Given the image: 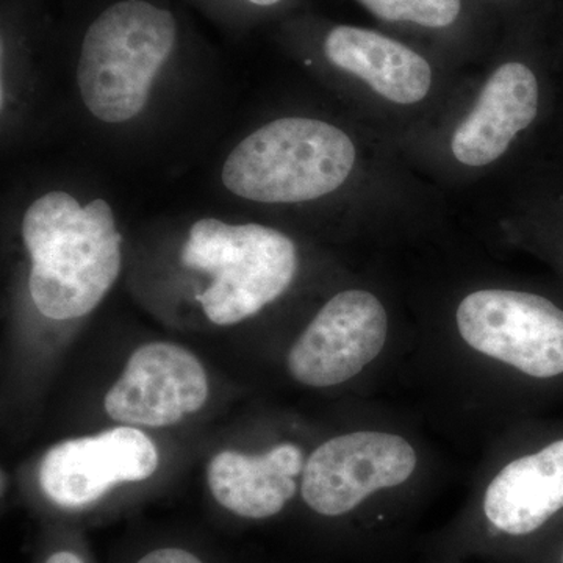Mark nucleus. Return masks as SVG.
Returning a JSON list of instances; mask_svg holds the SVG:
<instances>
[{
    "label": "nucleus",
    "mask_w": 563,
    "mask_h": 563,
    "mask_svg": "<svg viewBox=\"0 0 563 563\" xmlns=\"http://www.w3.org/2000/svg\"><path fill=\"white\" fill-rule=\"evenodd\" d=\"M22 239L32 301L51 320L92 312L120 276L121 233L103 199L80 207L68 192H47L25 213Z\"/></svg>",
    "instance_id": "obj_1"
},
{
    "label": "nucleus",
    "mask_w": 563,
    "mask_h": 563,
    "mask_svg": "<svg viewBox=\"0 0 563 563\" xmlns=\"http://www.w3.org/2000/svg\"><path fill=\"white\" fill-rule=\"evenodd\" d=\"M176 14L152 0H114L81 36L77 81L81 101L98 120H132L179 43Z\"/></svg>",
    "instance_id": "obj_2"
},
{
    "label": "nucleus",
    "mask_w": 563,
    "mask_h": 563,
    "mask_svg": "<svg viewBox=\"0 0 563 563\" xmlns=\"http://www.w3.org/2000/svg\"><path fill=\"white\" fill-rule=\"evenodd\" d=\"M357 150L347 133L312 118H282L251 133L222 166L233 195L263 203H298L331 195L350 179Z\"/></svg>",
    "instance_id": "obj_3"
},
{
    "label": "nucleus",
    "mask_w": 563,
    "mask_h": 563,
    "mask_svg": "<svg viewBox=\"0 0 563 563\" xmlns=\"http://www.w3.org/2000/svg\"><path fill=\"white\" fill-rule=\"evenodd\" d=\"M181 263L211 274L213 282L198 301L211 322L231 325L254 317L288 290L298 272V250L276 229L206 218L192 224Z\"/></svg>",
    "instance_id": "obj_4"
},
{
    "label": "nucleus",
    "mask_w": 563,
    "mask_h": 563,
    "mask_svg": "<svg viewBox=\"0 0 563 563\" xmlns=\"http://www.w3.org/2000/svg\"><path fill=\"white\" fill-rule=\"evenodd\" d=\"M463 342L540 383L563 379V307L537 292L474 291L455 313Z\"/></svg>",
    "instance_id": "obj_5"
},
{
    "label": "nucleus",
    "mask_w": 563,
    "mask_h": 563,
    "mask_svg": "<svg viewBox=\"0 0 563 563\" xmlns=\"http://www.w3.org/2000/svg\"><path fill=\"white\" fill-rule=\"evenodd\" d=\"M417 465V451L401 435L346 433L310 455L302 472V499L320 517L342 518L376 493L406 484Z\"/></svg>",
    "instance_id": "obj_6"
},
{
    "label": "nucleus",
    "mask_w": 563,
    "mask_h": 563,
    "mask_svg": "<svg viewBox=\"0 0 563 563\" xmlns=\"http://www.w3.org/2000/svg\"><path fill=\"white\" fill-rule=\"evenodd\" d=\"M388 317L377 296L344 290L318 312L288 354V372L307 387L344 384L376 361L387 342Z\"/></svg>",
    "instance_id": "obj_7"
},
{
    "label": "nucleus",
    "mask_w": 563,
    "mask_h": 563,
    "mask_svg": "<svg viewBox=\"0 0 563 563\" xmlns=\"http://www.w3.org/2000/svg\"><path fill=\"white\" fill-rule=\"evenodd\" d=\"M158 461L157 446L146 433L121 426L47 451L40 468L41 490L57 506L80 509L114 485L150 479Z\"/></svg>",
    "instance_id": "obj_8"
},
{
    "label": "nucleus",
    "mask_w": 563,
    "mask_h": 563,
    "mask_svg": "<svg viewBox=\"0 0 563 563\" xmlns=\"http://www.w3.org/2000/svg\"><path fill=\"white\" fill-rule=\"evenodd\" d=\"M207 398L209 377L195 354L179 344L150 343L133 352L103 406L120 424L165 428L201 410Z\"/></svg>",
    "instance_id": "obj_9"
},
{
    "label": "nucleus",
    "mask_w": 563,
    "mask_h": 563,
    "mask_svg": "<svg viewBox=\"0 0 563 563\" xmlns=\"http://www.w3.org/2000/svg\"><path fill=\"white\" fill-rule=\"evenodd\" d=\"M563 515V437L515 459L488 484L481 504L493 540L523 542Z\"/></svg>",
    "instance_id": "obj_10"
},
{
    "label": "nucleus",
    "mask_w": 563,
    "mask_h": 563,
    "mask_svg": "<svg viewBox=\"0 0 563 563\" xmlns=\"http://www.w3.org/2000/svg\"><path fill=\"white\" fill-rule=\"evenodd\" d=\"M540 109L536 73L521 62H507L485 81L479 98L455 129L451 151L472 168L492 165L515 139L531 128Z\"/></svg>",
    "instance_id": "obj_11"
},
{
    "label": "nucleus",
    "mask_w": 563,
    "mask_h": 563,
    "mask_svg": "<svg viewBox=\"0 0 563 563\" xmlns=\"http://www.w3.org/2000/svg\"><path fill=\"white\" fill-rule=\"evenodd\" d=\"M302 450L280 443L251 455L222 451L207 468L211 495L229 512L250 520L276 517L295 498L296 477L303 472Z\"/></svg>",
    "instance_id": "obj_12"
},
{
    "label": "nucleus",
    "mask_w": 563,
    "mask_h": 563,
    "mask_svg": "<svg viewBox=\"0 0 563 563\" xmlns=\"http://www.w3.org/2000/svg\"><path fill=\"white\" fill-rule=\"evenodd\" d=\"M322 51L332 66L358 77L398 106H413L431 92L433 73L429 62L383 33L336 25L325 35Z\"/></svg>",
    "instance_id": "obj_13"
},
{
    "label": "nucleus",
    "mask_w": 563,
    "mask_h": 563,
    "mask_svg": "<svg viewBox=\"0 0 563 563\" xmlns=\"http://www.w3.org/2000/svg\"><path fill=\"white\" fill-rule=\"evenodd\" d=\"M369 13L388 22L446 29L461 16L462 0H358Z\"/></svg>",
    "instance_id": "obj_14"
},
{
    "label": "nucleus",
    "mask_w": 563,
    "mask_h": 563,
    "mask_svg": "<svg viewBox=\"0 0 563 563\" xmlns=\"http://www.w3.org/2000/svg\"><path fill=\"white\" fill-rule=\"evenodd\" d=\"M136 563H203L198 555L180 548H161L143 555Z\"/></svg>",
    "instance_id": "obj_15"
},
{
    "label": "nucleus",
    "mask_w": 563,
    "mask_h": 563,
    "mask_svg": "<svg viewBox=\"0 0 563 563\" xmlns=\"http://www.w3.org/2000/svg\"><path fill=\"white\" fill-rule=\"evenodd\" d=\"M46 563H85L81 561V558L76 553H70V551H60V553L52 554L49 559H47Z\"/></svg>",
    "instance_id": "obj_16"
},
{
    "label": "nucleus",
    "mask_w": 563,
    "mask_h": 563,
    "mask_svg": "<svg viewBox=\"0 0 563 563\" xmlns=\"http://www.w3.org/2000/svg\"><path fill=\"white\" fill-rule=\"evenodd\" d=\"M246 5L255 7V9H273L279 5L284 0H243Z\"/></svg>",
    "instance_id": "obj_17"
},
{
    "label": "nucleus",
    "mask_w": 563,
    "mask_h": 563,
    "mask_svg": "<svg viewBox=\"0 0 563 563\" xmlns=\"http://www.w3.org/2000/svg\"><path fill=\"white\" fill-rule=\"evenodd\" d=\"M558 563H563V544H562L561 551H559V554H558Z\"/></svg>",
    "instance_id": "obj_18"
}]
</instances>
